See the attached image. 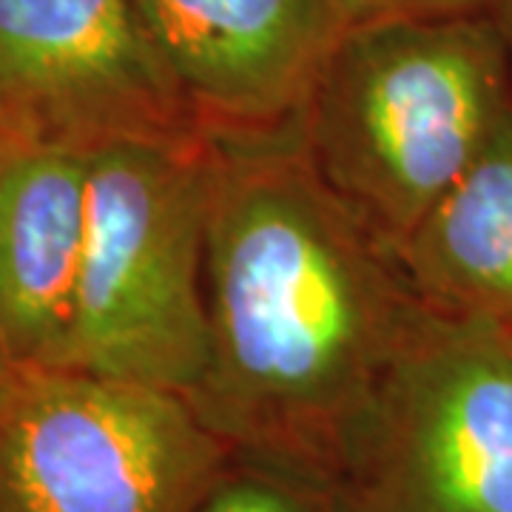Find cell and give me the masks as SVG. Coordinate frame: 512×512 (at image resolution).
Here are the masks:
<instances>
[{
	"instance_id": "6da1fadb",
	"label": "cell",
	"mask_w": 512,
	"mask_h": 512,
	"mask_svg": "<svg viewBox=\"0 0 512 512\" xmlns=\"http://www.w3.org/2000/svg\"><path fill=\"white\" fill-rule=\"evenodd\" d=\"M211 140L208 356L185 399L234 453L339 484L356 421L430 308L316 177L299 126Z\"/></svg>"
},
{
	"instance_id": "7a4b0ae2",
	"label": "cell",
	"mask_w": 512,
	"mask_h": 512,
	"mask_svg": "<svg viewBox=\"0 0 512 512\" xmlns=\"http://www.w3.org/2000/svg\"><path fill=\"white\" fill-rule=\"evenodd\" d=\"M512 109L493 12L350 23L299 114L305 157L390 251L476 160Z\"/></svg>"
},
{
	"instance_id": "3957f363",
	"label": "cell",
	"mask_w": 512,
	"mask_h": 512,
	"mask_svg": "<svg viewBox=\"0 0 512 512\" xmlns=\"http://www.w3.org/2000/svg\"><path fill=\"white\" fill-rule=\"evenodd\" d=\"M211 134L117 140L89 154V228L69 365L188 396L208 356Z\"/></svg>"
},
{
	"instance_id": "277c9868",
	"label": "cell",
	"mask_w": 512,
	"mask_h": 512,
	"mask_svg": "<svg viewBox=\"0 0 512 512\" xmlns=\"http://www.w3.org/2000/svg\"><path fill=\"white\" fill-rule=\"evenodd\" d=\"M231 453L180 393L18 370L0 396V512H197Z\"/></svg>"
},
{
	"instance_id": "5b68a950",
	"label": "cell",
	"mask_w": 512,
	"mask_h": 512,
	"mask_svg": "<svg viewBox=\"0 0 512 512\" xmlns=\"http://www.w3.org/2000/svg\"><path fill=\"white\" fill-rule=\"evenodd\" d=\"M353 512H512V345L504 325L430 311L350 433Z\"/></svg>"
},
{
	"instance_id": "8992f818",
	"label": "cell",
	"mask_w": 512,
	"mask_h": 512,
	"mask_svg": "<svg viewBox=\"0 0 512 512\" xmlns=\"http://www.w3.org/2000/svg\"><path fill=\"white\" fill-rule=\"evenodd\" d=\"M0 131L94 151L202 126L134 0H0Z\"/></svg>"
},
{
	"instance_id": "52a82bcc",
	"label": "cell",
	"mask_w": 512,
	"mask_h": 512,
	"mask_svg": "<svg viewBox=\"0 0 512 512\" xmlns=\"http://www.w3.org/2000/svg\"><path fill=\"white\" fill-rule=\"evenodd\" d=\"M211 137L282 134L348 29L333 0H134Z\"/></svg>"
},
{
	"instance_id": "ba28073f",
	"label": "cell",
	"mask_w": 512,
	"mask_h": 512,
	"mask_svg": "<svg viewBox=\"0 0 512 512\" xmlns=\"http://www.w3.org/2000/svg\"><path fill=\"white\" fill-rule=\"evenodd\" d=\"M89 154L0 131V353L12 370L69 365Z\"/></svg>"
},
{
	"instance_id": "9c48e42d",
	"label": "cell",
	"mask_w": 512,
	"mask_h": 512,
	"mask_svg": "<svg viewBox=\"0 0 512 512\" xmlns=\"http://www.w3.org/2000/svg\"><path fill=\"white\" fill-rule=\"evenodd\" d=\"M393 254L430 311L512 328V109Z\"/></svg>"
},
{
	"instance_id": "30bf717a",
	"label": "cell",
	"mask_w": 512,
	"mask_h": 512,
	"mask_svg": "<svg viewBox=\"0 0 512 512\" xmlns=\"http://www.w3.org/2000/svg\"><path fill=\"white\" fill-rule=\"evenodd\" d=\"M197 512H353L342 487L328 476L231 453L222 476L202 498Z\"/></svg>"
},
{
	"instance_id": "8fae6325",
	"label": "cell",
	"mask_w": 512,
	"mask_h": 512,
	"mask_svg": "<svg viewBox=\"0 0 512 512\" xmlns=\"http://www.w3.org/2000/svg\"><path fill=\"white\" fill-rule=\"evenodd\" d=\"M495 0H333L348 23L382 18H424V15H470L490 12Z\"/></svg>"
},
{
	"instance_id": "7c38bea8",
	"label": "cell",
	"mask_w": 512,
	"mask_h": 512,
	"mask_svg": "<svg viewBox=\"0 0 512 512\" xmlns=\"http://www.w3.org/2000/svg\"><path fill=\"white\" fill-rule=\"evenodd\" d=\"M493 18L504 35V43H507V52H510V63H512V0H495L493 3Z\"/></svg>"
},
{
	"instance_id": "4fadbf2b",
	"label": "cell",
	"mask_w": 512,
	"mask_h": 512,
	"mask_svg": "<svg viewBox=\"0 0 512 512\" xmlns=\"http://www.w3.org/2000/svg\"><path fill=\"white\" fill-rule=\"evenodd\" d=\"M15 373H18V370H12V365H9V362L3 359V353H0V396H3V390H6V387L12 384Z\"/></svg>"
},
{
	"instance_id": "5bb4252c",
	"label": "cell",
	"mask_w": 512,
	"mask_h": 512,
	"mask_svg": "<svg viewBox=\"0 0 512 512\" xmlns=\"http://www.w3.org/2000/svg\"><path fill=\"white\" fill-rule=\"evenodd\" d=\"M507 333H510V345H512V328H507Z\"/></svg>"
}]
</instances>
